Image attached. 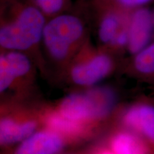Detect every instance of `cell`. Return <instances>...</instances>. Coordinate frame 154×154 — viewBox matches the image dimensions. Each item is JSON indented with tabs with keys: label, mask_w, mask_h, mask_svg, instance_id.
I'll use <instances>...</instances> for the list:
<instances>
[{
	"label": "cell",
	"mask_w": 154,
	"mask_h": 154,
	"mask_svg": "<svg viewBox=\"0 0 154 154\" xmlns=\"http://www.w3.org/2000/svg\"><path fill=\"white\" fill-rule=\"evenodd\" d=\"M47 18L30 0L0 1V49L31 56L42 74L48 72L42 51Z\"/></svg>",
	"instance_id": "1"
},
{
	"label": "cell",
	"mask_w": 154,
	"mask_h": 154,
	"mask_svg": "<svg viewBox=\"0 0 154 154\" xmlns=\"http://www.w3.org/2000/svg\"><path fill=\"white\" fill-rule=\"evenodd\" d=\"M91 24L86 2L71 10L48 19L42 37V51L48 67L59 74L91 37Z\"/></svg>",
	"instance_id": "2"
},
{
	"label": "cell",
	"mask_w": 154,
	"mask_h": 154,
	"mask_svg": "<svg viewBox=\"0 0 154 154\" xmlns=\"http://www.w3.org/2000/svg\"><path fill=\"white\" fill-rule=\"evenodd\" d=\"M118 104L116 89L99 84L72 90L52 105L63 116L103 131L111 124L119 109Z\"/></svg>",
	"instance_id": "3"
},
{
	"label": "cell",
	"mask_w": 154,
	"mask_h": 154,
	"mask_svg": "<svg viewBox=\"0 0 154 154\" xmlns=\"http://www.w3.org/2000/svg\"><path fill=\"white\" fill-rule=\"evenodd\" d=\"M118 66L119 56L94 45L90 37L58 77L73 90L82 89L99 85Z\"/></svg>",
	"instance_id": "4"
},
{
	"label": "cell",
	"mask_w": 154,
	"mask_h": 154,
	"mask_svg": "<svg viewBox=\"0 0 154 154\" xmlns=\"http://www.w3.org/2000/svg\"><path fill=\"white\" fill-rule=\"evenodd\" d=\"M38 68L28 54L0 49V94L2 99L31 100Z\"/></svg>",
	"instance_id": "5"
},
{
	"label": "cell",
	"mask_w": 154,
	"mask_h": 154,
	"mask_svg": "<svg viewBox=\"0 0 154 154\" xmlns=\"http://www.w3.org/2000/svg\"><path fill=\"white\" fill-rule=\"evenodd\" d=\"M43 103L32 100L2 99L0 105V146L8 149L42 128Z\"/></svg>",
	"instance_id": "6"
},
{
	"label": "cell",
	"mask_w": 154,
	"mask_h": 154,
	"mask_svg": "<svg viewBox=\"0 0 154 154\" xmlns=\"http://www.w3.org/2000/svg\"><path fill=\"white\" fill-rule=\"evenodd\" d=\"M86 5L91 29H94L96 38V45L119 56L128 45L131 11L95 7L88 0Z\"/></svg>",
	"instance_id": "7"
},
{
	"label": "cell",
	"mask_w": 154,
	"mask_h": 154,
	"mask_svg": "<svg viewBox=\"0 0 154 154\" xmlns=\"http://www.w3.org/2000/svg\"><path fill=\"white\" fill-rule=\"evenodd\" d=\"M42 126L60 134L72 146L82 144L97 138L103 131L96 127L73 121L60 114L52 104L42 106Z\"/></svg>",
	"instance_id": "8"
},
{
	"label": "cell",
	"mask_w": 154,
	"mask_h": 154,
	"mask_svg": "<svg viewBox=\"0 0 154 154\" xmlns=\"http://www.w3.org/2000/svg\"><path fill=\"white\" fill-rule=\"evenodd\" d=\"M113 124L128 128L139 135L154 151V105L136 102L119 109Z\"/></svg>",
	"instance_id": "9"
},
{
	"label": "cell",
	"mask_w": 154,
	"mask_h": 154,
	"mask_svg": "<svg viewBox=\"0 0 154 154\" xmlns=\"http://www.w3.org/2000/svg\"><path fill=\"white\" fill-rule=\"evenodd\" d=\"M72 144L60 134L42 127L2 154H61Z\"/></svg>",
	"instance_id": "10"
},
{
	"label": "cell",
	"mask_w": 154,
	"mask_h": 154,
	"mask_svg": "<svg viewBox=\"0 0 154 154\" xmlns=\"http://www.w3.org/2000/svg\"><path fill=\"white\" fill-rule=\"evenodd\" d=\"M153 32L154 23L151 10L143 7L131 11L127 51L134 56L143 49L151 44Z\"/></svg>",
	"instance_id": "11"
},
{
	"label": "cell",
	"mask_w": 154,
	"mask_h": 154,
	"mask_svg": "<svg viewBox=\"0 0 154 154\" xmlns=\"http://www.w3.org/2000/svg\"><path fill=\"white\" fill-rule=\"evenodd\" d=\"M114 154H154L143 138L128 128L113 124L103 140Z\"/></svg>",
	"instance_id": "12"
},
{
	"label": "cell",
	"mask_w": 154,
	"mask_h": 154,
	"mask_svg": "<svg viewBox=\"0 0 154 154\" xmlns=\"http://www.w3.org/2000/svg\"><path fill=\"white\" fill-rule=\"evenodd\" d=\"M131 69L140 77L149 78L154 76V42L134 55Z\"/></svg>",
	"instance_id": "13"
},
{
	"label": "cell",
	"mask_w": 154,
	"mask_h": 154,
	"mask_svg": "<svg viewBox=\"0 0 154 154\" xmlns=\"http://www.w3.org/2000/svg\"><path fill=\"white\" fill-rule=\"evenodd\" d=\"M47 19L74 8L72 0H30Z\"/></svg>",
	"instance_id": "14"
},
{
	"label": "cell",
	"mask_w": 154,
	"mask_h": 154,
	"mask_svg": "<svg viewBox=\"0 0 154 154\" xmlns=\"http://www.w3.org/2000/svg\"><path fill=\"white\" fill-rule=\"evenodd\" d=\"M153 0H88L95 7L116 9L130 12L140 7H146Z\"/></svg>",
	"instance_id": "15"
},
{
	"label": "cell",
	"mask_w": 154,
	"mask_h": 154,
	"mask_svg": "<svg viewBox=\"0 0 154 154\" xmlns=\"http://www.w3.org/2000/svg\"><path fill=\"white\" fill-rule=\"evenodd\" d=\"M84 154H114L106 144L103 140L101 143L91 146L89 149L84 151Z\"/></svg>",
	"instance_id": "16"
},
{
	"label": "cell",
	"mask_w": 154,
	"mask_h": 154,
	"mask_svg": "<svg viewBox=\"0 0 154 154\" xmlns=\"http://www.w3.org/2000/svg\"><path fill=\"white\" fill-rule=\"evenodd\" d=\"M61 154H84V152H81V153H69V152H63Z\"/></svg>",
	"instance_id": "17"
},
{
	"label": "cell",
	"mask_w": 154,
	"mask_h": 154,
	"mask_svg": "<svg viewBox=\"0 0 154 154\" xmlns=\"http://www.w3.org/2000/svg\"><path fill=\"white\" fill-rule=\"evenodd\" d=\"M152 13H153V23H154V9L152 11Z\"/></svg>",
	"instance_id": "18"
},
{
	"label": "cell",
	"mask_w": 154,
	"mask_h": 154,
	"mask_svg": "<svg viewBox=\"0 0 154 154\" xmlns=\"http://www.w3.org/2000/svg\"><path fill=\"white\" fill-rule=\"evenodd\" d=\"M87 0H78V2H86Z\"/></svg>",
	"instance_id": "19"
}]
</instances>
